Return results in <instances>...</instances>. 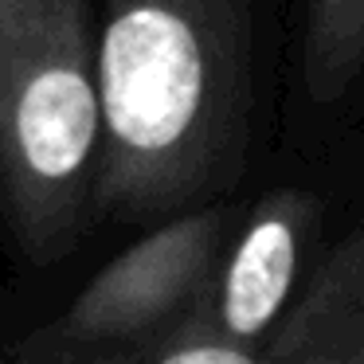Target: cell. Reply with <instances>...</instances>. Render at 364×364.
Here are the masks:
<instances>
[{
  "mask_svg": "<svg viewBox=\"0 0 364 364\" xmlns=\"http://www.w3.org/2000/svg\"><path fill=\"white\" fill-rule=\"evenodd\" d=\"M259 0H106L98 215L153 223L223 204L255 149Z\"/></svg>",
  "mask_w": 364,
  "mask_h": 364,
  "instance_id": "cell-1",
  "label": "cell"
},
{
  "mask_svg": "<svg viewBox=\"0 0 364 364\" xmlns=\"http://www.w3.org/2000/svg\"><path fill=\"white\" fill-rule=\"evenodd\" d=\"M102 79L90 0H0V228L36 270L98 220Z\"/></svg>",
  "mask_w": 364,
  "mask_h": 364,
  "instance_id": "cell-2",
  "label": "cell"
},
{
  "mask_svg": "<svg viewBox=\"0 0 364 364\" xmlns=\"http://www.w3.org/2000/svg\"><path fill=\"white\" fill-rule=\"evenodd\" d=\"M228 243V208L204 204L153 223L55 317L24 337L16 360H129L212 282Z\"/></svg>",
  "mask_w": 364,
  "mask_h": 364,
  "instance_id": "cell-3",
  "label": "cell"
},
{
  "mask_svg": "<svg viewBox=\"0 0 364 364\" xmlns=\"http://www.w3.org/2000/svg\"><path fill=\"white\" fill-rule=\"evenodd\" d=\"M321 215L325 204L314 192L290 184L270 188L255 200L231 251H223L208 282V298L223 329L259 348V356L294 301L306 251L321 231Z\"/></svg>",
  "mask_w": 364,
  "mask_h": 364,
  "instance_id": "cell-4",
  "label": "cell"
},
{
  "mask_svg": "<svg viewBox=\"0 0 364 364\" xmlns=\"http://www.w3.org/2000/svg\"><path fill=\"white\" fill-rule=\"evenodd\" d=\"M262 364H364V228L348 231L294 294Z\"/></svg>",
  "mask_w": 364,
  "mask_h": 364,
  "instance_id": "cell-5",
  "label": "cell"
},
{
  "mask_svg": "<svg viewBox=\"0 0 364 364\" xmlns=\"http://www.w3.org/2000/svg\"><path fill=\"white\" fill-rule=\"evenodd\" d=\"M364 79V0H306L301 87L314 106H337Z\"/></svg>",
  "mask_w": 364,
  "mask_h": 364,
  "instance_id": "cell-6",
  "label": "cell"
},
{
  "mask_svg": "<svg viewBox=\"0 0 364 364\" xmlns=\"http://www.w3.org/2000/svg\"><path fill=\"white\" fill-rule=\"evenodd\" d=\"M129 364H262V356L259 348L243 345L223 329L204 286L181 317H173L157 337L129 356Z\"/></svg>",
  "mask_w": 364,
  "mask_h": 364,
  "instance_id": "cell-7",
  "label": "cell"
}]
</instances>
